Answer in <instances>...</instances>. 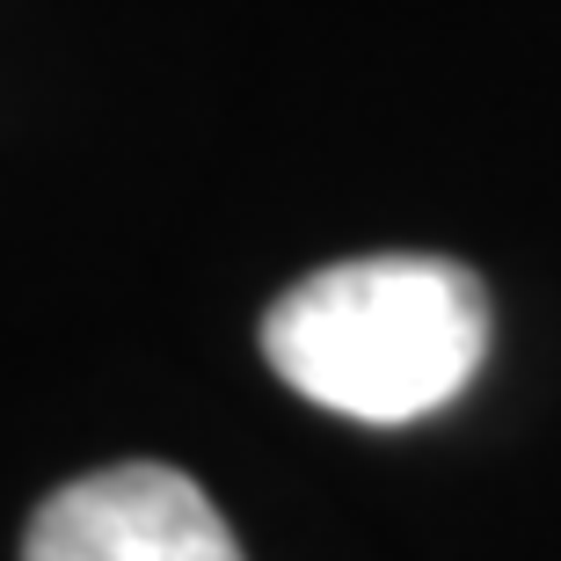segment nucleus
Returning <instances> with one entry per match:
<instances>
[{
    "label": "nucleus",
    "instance_id": "nucleus-2",
    "mask_svg": "<svg viewBox=\"0 0 561 561\" xmlns=\"http://www.w3.org/2000/svg\"><path fill=\"white\" fill-rule=\"evenodd\" d=\"M22 561H241V547L183 467L125 459L66 481L30 518Z\"/></svg>",
    "mask_w": 561,
    "mask_h": 561
},
{
    "label": "nucleus",
    "instance_id": "nucleus-1",
    "mask_svg": "<svg viewBox=\"0 0 561 561\" xmlns=\"http://www.w3.org/2000/svg\"><path fill=\"white\" fill-rule=\"evenodd\" d=\"M291 394L351 423H416L467 394L489 357V291L445 255H357L313 271L263 321Z\"/></svg>",
    "mask_w": 561,
    "mask_h": 561
}]
</instances>
